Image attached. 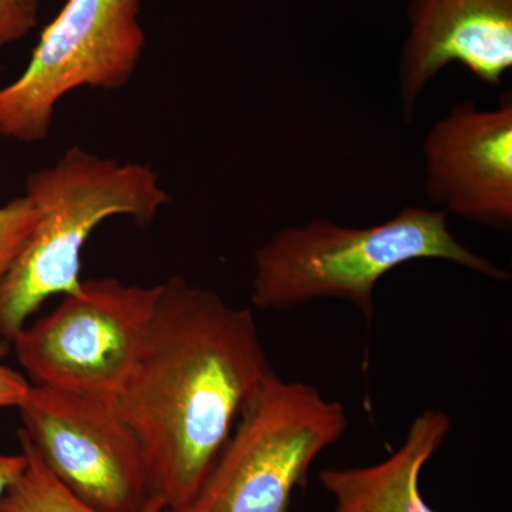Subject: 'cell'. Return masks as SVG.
I'll return each instance as SVG.
<instances>
[{
	"label": "cell",
	"instance_id": "obj_1",
	"mask_svg": "<svg viewBox=\"0 0 512 512\" xmlns=\"http://www.w3.org/2000/svg\"><path fill=\"white\" fill-rule=\"evenodd\" d=\"M274 375L251 309L180 275L161 282L153 322L114 403L164 511L197 494Z\"/></svg>",
	"mask_w": 512,
	"mask_h": 512
},
{
	"label": "cell",
	"instance_id": "obj_2",
	"mask_svg": "<svg viewBox=\"0 0 512 512\" xmlns=\"http://www.w3.org/2000/svg\"><path fill=\"white\" fill-rule=\"evenodd\" d=\"M421 259L453 262L494 281L511 278L508 271L458 241L446 212L406 207L369 227L318 218L276 232L255 251L251 301L262 311H286L320 299H338L372 322L380 279Z\"/></svg>",
	"mask_w": 512,
	"mask_h": 512
},
{
	"label": "cell",
	"instance_id": "obj_3",
	"mask_svg": "<svg viewBox=\"0 0 512 512\" xmlns=\"http://www.w3.org/2000/svg\"><path fill=\"white\" fill-rule=\"evenodd\" d=\"M35 228L0 279V340L12 342L43 303L82 285V254L94 229L113 217L153 224L170 201L150 165L119 163L79 146L26 178Z\"/></svg>",
	"mask_w": 512,
	"mask_h": 512
},
{
	"label": "cell",
	"instance_id": "obj_4",
	"mask_svg": "<svg viewBox=\"0 0 512 512\" xmlns=\"http://www.w3.org/2000/svg\"><path fill=\"white\" fill-rule=\"evenodd\" d=\"M348 423L339 402L311 384L274 375L238 420L197 494L163 512H289L293 491Z\"/></svg>",
	"mask_w": 512,
	"mask_h": 512
},
{
	"label": "cell",
	"instance_id": "obj_5",
	"mask_svg": "<svg viewBox=\"0 0 512 512\" xmlns=\"http://www.w3.org/2000/svg\"><path fill=\"white\" fill-rule=\"evenodd\" d=\"M146 43L140 0H66L43 29L25 70L0 89V137L45 141L63 97L80 87L123 89Z\"/></svg>",
	"mask_w": 512,
	"mask_h": 512
},
{
	"label": "cell",
	"instance_id": "obj_6",
	"mask_svg": "<svg viewBox=\"0 0 512 512\" xmlns=\"http://www.w3.org/2000/svg\"><path fill=\"white\" fill-rule=\"evenodd\" d=\"M160 293L161 284L83 281L12 340L30 384L114 399L136 363Z\"/></svg>",
	"mask_w": 512,
	"mask_h": 512
},
{
	"label": "cell",
	"instance_id": "obj_7",
	"mask_svg": "<svg viewBox=\"0 0 512 512\" xmlns=\"http://www.w3.org/2000/svg\"><path fill=\"white\" fill-rule=\"evenodd\" d=\"M20 433L60 484L97 512H143L153 503L140 443L114 399L30 386Z\"/></svg>",
	"mask_w": 512,
	"mask_h": 512
},
{
	"label": "cell",
	"instance_id": "obj_8",
	"mask_svg": "<svg viewBox=\"0 0 512 512\" xmlns=\"http://www.w3.org/2000/svg\"><path fill=\"white\" fill-rule=\"evenodd\" d=\"M426 197L440 211L501 231L512 228V97L497 109L451 107L421 144Z\"/></svg>",
	"mask_w": 512,
	"mask_h": 512
},
{
	"label": "cell",
	"instance_id": "obj_9",
	"mask_svg": "<svg viewBox=\"0 0 512 512\" xmlns=\"http://www.w3.org/2000/svg\"><path fill=\"white\" fill-rule=\"evenodd\" d=\"M409 33L399 63L403 120L448 64L466 67L481 83L500 87L512 69V0H409Z\"/></svg>",
	"mask_w": 512,
	"mask_h": 512
},
{
	"label": "cell",
	"instance_id": "obj_10",
	"mask_svg": "<svg viewBox=\"0 0 512 512\" xmlns=\"http://www.w3.org/2000/svg\"><path fill=\"white\" fill-rule=\"evenodd\" d=\"M450 431L446 413L423 410L410 424L402 446L386 460L320 471V484L335 501L332 512H437L420 493V474Z\"/></svg>",
	"mask_w": 512,
	"mask_h": 512
},
{
	"label": "cell",
	"instance_id": "obj_11",
	"mask_svg": "<svg viewBox=\"0 0 512 512\" xmlns=\"http://www.w3.org/2000/svg\"><path fill=\"white\" fill-rule=\"evenodd\" d=\"M18 439L28 464L3 495L0 512H97L74 497L52 476L20 431ZM163 511V505L154 500L143 512Z\"/></svg>",
	"mask_w": 512,
	"mask_h": 512
},
{
	"label": "cell",
	"instance_id": "obj_12",
	"mask_svg": "<svg viewBox=\"0 0 512 512\" xmlns=\"http://www.w3.org/2000/svg\"><path fill=\"white\" fill-rule=\"evenodd\" d=\"M36 221L35 207L25 194L0 205V279L25 245Z\"/></svg>",
	"mask_w": 512,
	"mask_h": 512
},
{
	"label": "cell",
	"instance_id": "obj_13",
	"mask_svg": "<svg viewBox=\"0 0 512 512\" xmlns=\"http://www.w3.org/2000/svg\"><path fill=\"white\" fill-rule=\"evenodd\" d=\"M45 0H0V50L25 39L39 22Z\"/></svg>",
	"mask_w": 512,
	"mask_h": 512
},
{
	"label": "cell",
	"instance_id": "obj_14",
	"mask_svg": "<svg viewBox=\"0 0 512 512\" xmlns=\"http://www.w3.org/2000/svg\"><path fill=\"white\" fill-rule=\"evenodd\" d=\"M8 352V342L0 340V409L19 407L32 386L22 373L3 363V357Z\"/></svg>",
	"mask_w": 512,
	"mask_h": 512
},
{
	"label": "cell",
	"instance_id": "obj_15",
	"mask_svg": "<svg viewBox=\"0 0 512 512\" xmlns=\"http://www.w3.org/2000/svg\"><path fill=\"white\" fill-rule=\"evenodd\" d=\"M26 464H28V458L23 451L15 456L0 453V501L10 485L15 483L20 474L25 471Z\"/></svg>",
	"mask_w": 512,
	"mask_h": 512
}]
</instances>
